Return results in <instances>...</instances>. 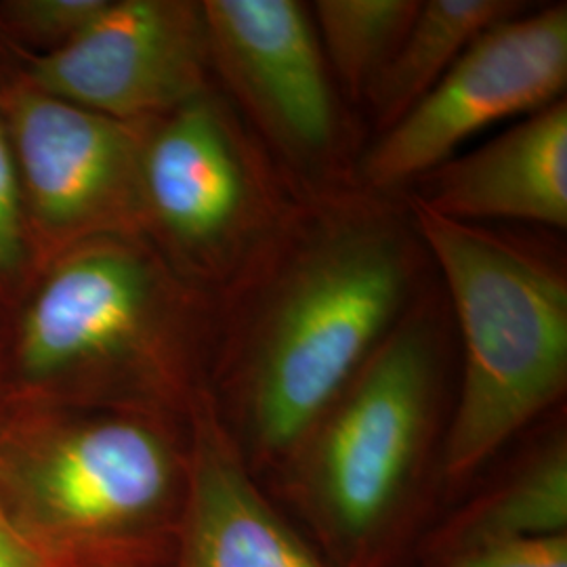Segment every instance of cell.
<instances>
[{"label":"cell","mask_w":567,"mask_h":567,"mask_svg":"<svg viewBox=\"0 0 567 567\" xmlns=\"http://www.w3.org/2000/svg\"><path fill=\"white\" fill-rule=\"evenodd\" d=\"M465 339V377L447 431L444 475L461 482L564 391L566 284L545 267L416 204Z\"/></svg>","instance_id":"cell-1"},{"label":"cell","mask_w":567,"mask_h":567,"mask_svg":"<svg viewBox=\"0 0 567 567\" xmlns=\"http://www.w3.org/2000/svg\"><path fill=\"white\" fill-rule=\"evenodd\" d=\"M185 489L171 450L135 421L65 429L0 468V503L65 567L173 561Z\"/></svg>","instance_id":"cell-2"},{"label":"cell","mask_w":567,"mask_h":567,"mask_svg":"<svg viewBox=\"0 0 567 567\" xmlns=\"http://www.w3.org/2000/svg\"><path fill=\"white\" fill-rule=\"evenodd\" d=\"M431 391V344L423 330H404L355 374L307 437L299 501L341 567H365L400 519Z\"/></svg>","instance_id":"cell-3"},{"label":"cell","mask_w":567,"mask_h":567,"mask_svg":"<svg viewBox=\"0 0 567 567\" xmlns=\"http://www.w3.org/2000/svg\"><path fill=\"white\" fill-rule=\"evenodd\" d=\"M404 267L381 238L326 250L290 288L265 334L248 425L267 456H288L355 379L402 297Z\"/></svg>","instance_id":"cell-4"},{"label":"cell","mask_w":567,"mask_h":567,"mask_svg":"<svg viewBox=\"0 0 567 567\" xmlns=\"http://www.w3.org/2000/svg\"><path fill=\"white\" fill-rule=\"evenodd\" d=\"M566 81V4L501 21L389 128L365 173L377 185H393L440 168L486 126L547 107Z\"/></svg>","instance_id":"cell-5"},{"label":"cell","mask_w":567,"mask_h":567,"mask_svg":"<svg viewBox=\"0 0 567 567\" xmlns=\"http://www.w3.org/2000/svg\"><path fill=\"white\" fill-rule=\"evenodd\" d=\"M34 81L63 102L126 116L182 100L194 82V60L168 7L107 2L63 49L37 63Z\"/></svg>","instance_id":"cell-6"},{"label":"cell","mask_w":567,"mask_h":567,"mask_svg":"<svg viewBox=\"0 0 567 567\" xmlns=\"http://www.w3.org/2000/svg\"><path fill=\"white\" fill-rule=\"evenodd\" d=\"M204 11L244 91L284 137L311 150L330 142V86L301 4L208 0Z\"/></svg>","instance_id":"cell-7"},{"label":"cell","mask_w":567,"mask_h":567,"mask_svg":"<svg viewBox=\"0 0 567 567\" xmlns=\"http://www.w3.org/2000/svg\"><path fill=\"white\" fill-rule=\"evenodd\" d=\"M426 208L452 221L567 227V105L553 103L440 168Z\"/></svg>","instance_id":"cell-8"},{"label":"cell","mask_w":567,"mask_h":567,"mask_svg":"<svg viewBox=\"0 0 567 567\" xmlns=\"http://www.w3.org/2000/svg\"><path fill=\"white\" fill-rule=\"evenodd\" d=\"M171 567H330L250 480L219 435H206L185 487Z\"/></svg>","instance_id":"cell-9"},{"label":"cell","mask_w":567,"mask_h":567,"mask_svg":"<svg viewBox=\"0 0 567 567\" xmlns=\"http://www.w3.org/2000/svg\"><path fill=\"white\" fill-rule=\"evenodd\" d=\"M145 276L128 257L86 255L42 288L28 313L21 360L32 374H51L124 343L142 318Z\"/></svg>","instance_id":"cell-10"},{"label":"cell","mask_w":567,"mask_h":567,"mask_svg":"<svg viewBox=\"0 0 567 567\" xmlns=\"http://www.w3.org/2000/svg\"><path fill=\"white\" fill-rule=\"evenodd\" d=\"M16 126L25 182L51 221L91 213L121 179L126 140L112 118L58 97H28Z\"/></svg>","instance_id":"cell-11"},{"label":"cell","mask_w":567,"mask_h":567,"mask_svg":"<svg viewBox=\"0 0 567 567\" xmlns=\"http://www.w3.org/2000/svg\"><path fill=\"white\" fill-rule=\"evenodd\" d=\"M152 203L189 240L224 234L244 200L243 171L215 116L192 105L171 122L145 161Z\"/></svg>","instance_id":"cell-12"},{"label":"cell","mask_w":567,"mask_h":567,"mask_svg":"<svg viewBox=\"0 0 567 567\" xmlns=\"http://www.w3.org/2000/svg\"><path fill=\"white\" fill-rule=\"evenodd\" d=\"M567 534V446L555 440L505 484L461 508L433 534L435 566L489 543Z\"/></svg>","instance_id":"cell-13"},{"label":"cell","mask_w":567,"mask_h":567,"mask_svg":"<svg viewBox=\"0 0 567 567\" xmlns=\"http://www.w3.org/2000/svg\"><path fill=\"white\" fill-rule=\"evenodd\" d=\"M519 7L507 0L421 2L404 39L372 79L381 122L393 126L404 118L473 42L501 21L511 20Z\"/></svg>","instance_id":"cell-14"},{"label":"cell","mask_w":567,"mask_h":567,"mask_svg":"<svg viewBox=\"0 0 567 567\" xmlns=\"http://www.w3.org/2000/svg\"><path fill=\"white\" fill-rule=\"evenodd\" d=\"M421 2L412 0H320L316 16L326 51L351 89L379 74Z\"/></svg>","instance_id":"cell-15"},{"label":"cell","mask_w":567,"mask_h":567,"mask_svg":"<svg viewBox=\"0 0 567 567\" xmlns=\"http://www.w3.org/2000/svg\"><path fill=\"white\" fill-rule=\"evenodd\" d=\"M437 567H567V534L489 543L463 550Z\"/></svg>","instance_id":"cell-16"},{"label":"cell","mask_w":567,"mask_h":567,"mask_svg":"<svg viewBox=\"0 0 567 567\" xmlns=\"http://www.w3.org/2000/svg\"><path fill=\"white\" fill-rule=\"evenodd\" d=\"M20 255V208L11 152L0 133V267L16 264Z\"/></svg>","instance_id":"cell-17"},{"label":"cell","mask_w":567,"mask_h":567,"mask_svg":"<svg viewBox=\"0 0 567 567\" xmlns=\"http://www.w3.org/2000/svg\"><path fill=\"white\" fill-rule=\"evenodd\" d=\"M0 567H65L42 550L0 503Z\"/></svg>","instance_id":"cell-18"},{"label":"cell","mask_w":567,"mask_h":567,"mask_svg":"<svg viewBox=\"0 0 567 567\" xmlns=\"http://www.w3.org/2000/svg\"><path fill=\"white\" fill-rule=\"evenodd\" d=\"M107 2L102 0H47L32 2V18L53 30H72L76 34L91 20H95Z\"/></svg>","instance_id":"cell-19"}]
</instances>
